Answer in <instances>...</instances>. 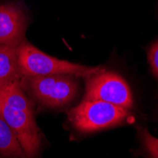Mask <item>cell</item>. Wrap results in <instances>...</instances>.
Wrapping results in <instances>:
<instances>
[{
    "label": "cell",
    "mask_w": 158,
    "mask_h": 158,
    "mask_svg": "<svg viewBox=\"0 0 158 158\" xmlns=\"http://www.w3.org/2000/svg\"><path fill=\"white\" fill-rule=\"evenodd\" d=\"M138 137L150 158H158V138L152 135L145 127H137Z\"/></svg>",
    "instance_id": "9c48e42d"
},
{
    "label": "cell",
    "mask_w": 158,
    "mask_h": 158,
    "mask_svg": "<svg viewBox=\"0 0 158 158\" xmlns=\"http://www.w3.org/2000/svg\"><path fill=\"white\" fill-rule=\"evenodd\" d=\"M0 114L15 134L27 157L34 158L41 145L40 132L20 81L0 88Z\"/></svg>",
    "instance_id": "6da1fadb"
},
{
    "label": "cell",
    "mask_w": 158,
    "mask_h": 158,
    "mask_svg": "<svg viewBox=\"0 0 158 158\" xmlns=\"http://www.w3.org/2000/svg\"><path fill=\"white\" fill-rule=\"evenodd\" d=\"M132 114L130 111L100 100L82 102L67 113L69 122L77 131L87 134L123 123Z\"/></svg>",
    "instance_id": "3957f363"
},
{
    "label": "cell",
    "mask_w": 158,
    "mask_h": 158,
    "mask_svg": "<svg viewBox=\"0 0 158 158\" xmlns=\"http://www.w3.org/2000/svg\"><path fill=\"white\" fill-rule=\"evenodd\" d=\"M27 21V14L20 5H0V46L16 48L24 40Z\"/></svg>",
    "instance_id": "8992f818"
},
{
    "label": "cell",
    "mask_w": 158,
    "mask_h": 158,
    "mask_svg": "<svg viewBox=\"0 0 158 158\" xmlns=\"http://www.w3.org/2000/svg\"><path fill=\"white\" fill-rule=\"evenodd\" d=\"M16 52L22 77L70 75L87 79L104 70L102 66H86L57 59L41 51L26 40L16 48Z\"/></svg>",
    "instance_id": "7a4b0ae2"
},
{
    "label": "cell",
    "mask_w": 158,
    "mask_h": 158,
    "mask_svg": "<svg viewBox=\"0 0 158 158\" xmlns=\"http://www.w3.org/2000/svg\"><path fill=\"white\" fill-rule=\"evenodd\" d=\"M20 84L48 107L66 105L76 97L79 89L78 77L70 75L22 77Z\"/></svg>",
    "instance_id": "277c9868"
},
{
    "label": "cell",
    "mask_w": 158,
    "mask_h": 158,
    "mask_svg": "<svg viewBox=\"0 0 158 158\" xmlns=\"http://www.w3.org/2000/svg\"><path fill=\"white\" fill-rule=\"evenodd\" d=\"M148 60L152 74L158 79V42L154 43L150 48L148 51Z\"/></svg>",
    "instance_id": "30bf717a"
},
{
    "label": "cell",
    "mask_w": 158,
    "mask_h": 158,
    "mask_svg": "<svg viewBox=\"0 0 158 158\" xmlns=\"http://www.w3.org/2000/svg\"><path fill=\"white\" fill-rule=\"evenodd\" d=\"M21 79L16 48L0 46V88L20 81Z\"/></svg>",
    "instance_id": "52a82bcc"
},
{
    "label": "cell",
    "mask_w": 158,
    "mask_h": 158,
    "mask_svg": "<svg viewBox=\"0 0 158 158\" xmlns=\"http://www.w3.org/2000/svg\"><path fill=\"white\" fill-rule=\"evenodd\" d=\"M0 155L4 158H27L11 128L0 114Z\"/></svg>",
    "instance_id": "ba28073f"
},
{
    "label": "cell",
    "mask_w": 158,
    "mask_h": 158,
    "mask_svg": "<svg viewBox=\"0 0 158 158\" xmlns=\"http://www.w3.org/2000/svg\"><path fill=\"white\" fill-rule=\"evenodd\" d=\"M83 99L100 100L127 110L134 106L131 88L118 74L105 69L86 79Z\"/></svg>",
    "instance_id": "5b68a950"
}]
</instances>
